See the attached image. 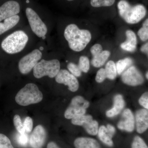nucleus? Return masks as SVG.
Masks as SVG:
<instances>
[{
    "label": "nucleus",
    "mask_w": 148,
    "mask_h": 148,
    "mask_svg": "<svg viewBox=\"0 0 148 148\" xmlns=\"http://www.w3.org/2000/svg\"><path fill=\"white\" fill-rule=\"evenodd\" d=\"M64 36L70 48L76 52L83 50L91 39L89 31L80 29L75 24H69L66 27Z\"/></svg>",
    "instance_id": "1"
},
{
    "label": "nucleus",
    "mask_w": 148,
    "mask_h": 148,
    "mask_svg": "<svg viewBox=\"0 0 148 148\" xmlns=\"http://www.w3.org/2000/svg\"><path fill=\"white\" fill-rule=\"evenodd\" d=\"M28 41L29 37L24 31H14L3 38L0 42V49L8 55H14L24 49Z\"/></svg>",
    "instance_id": "2"
},
{
    "label": "nucleus",
    "mask_w": 148,
    "mask_h": 148,
    "mask_svg": "<svg viewBox=\"0 0 148 148\" xmlns=\"http://www.w3.org/2000/svg\"><path fill=\"white\" fill-rule=\"evenodd\" d=\"M117 7L119 15L129 24H135L140 22L147 13L145 8L143 5L131 6L125 0L120 1Z\"/></svg>",
    "instance_id": "3"
},
{
    "label": "nucleus",
    "mask_w": 148,
    "mask_h": 148,
    "mask_svg": "<svg viewBox=\"0 0 148 148\" xmlns=\"http://www.w3.org/2000/svg\"><path fill=\"white\" fill-rule=\"evenodd\" d=\"M42 93L34 84L29 83L21 88L15 96L16 103L23 106L36 104L42 101Z\"/></svg>",
    "instance_id": "4"
},
{
    "label": "nucleus",
    "mask_w": 148,
    "mask_h": 148,
    "mask_svg": "<svg viewBox=\"0 0 148 148\" xmlns=\"http://www.w3.org/2000/svg\"><path fill=\"white\" fill-rule=\"evenodd\" d=\"M60 71V63L57 59L47 60L42 59L33 69L34 76L40 79L47 76L50 78L56 76Z\"/></svg>",
    "instance_id": "5"
},
{
    "label": "nucleus",
    "mask_w": 148,
    "mask_h": 148,
    "mask_svg": "<svg viewBox=\"0 0 148 148\" xmlns=\"http://www.w3.org/2000/svg\"><path fill=\"white\" fill-rule=\"evenodd\" d=\"M90 103L82 96L77 95L72 99L69 107L66 109L64 116L68 119L85 114Z\"/></svg>",
    "instance_id": "6"
},
{
    "label": "nucleus",
    "mask_w": 148,
    "mask_h": 148,
    "mask_svg": "<svg viewBox=\"0 0 148 148\" xmlns=\"http://www.w3.org/2000/svg\"><path fill=\"white\" fill-rule=\"evenodd\" d=\"M26 14L33 32L39 38L45 36L47 32V27L38 14L33 9L27 8Z\"/></svg>",
    "instance_id": "7"
},
{
    "label": "nucleus",
    "mask_w": 148,
    "mask_h": 148,
    "mask_svg": "<svg viewBox=\"0 0 148 148\" xmlns=\"http://www.w3.org/2000/svg\"><path fill=\"white\" fill-rule=\"evenodd\" d=\"M42 57V53L38 49H35L25 55L18 62L19 71L24 75L29 73L38 63Z\"/></svg>",
    "instance_id": "8"
},
{
    "label": "nucleus",
    "mask_w": 148,
    "mask_h": 148,
    "mask_svg": "<svg viewBox=\"0 0 148 148\" xmlns=\"http://www.w3.org/2000/svg\"><path fill=\"white\" fill-rule=\"evenodd\" d=\"M121 79L124 84L131 86L140 85L144 81L142 74L134 66H130L123 73Z\"/></svg>",
    "instance_id": "9"
},
{
    "label": "nucleus",
    "mask_w": 148,
    "mask_h": 148,
    "mask_svg": "<svg viewBox=\"0 0 148 148\" xmlns=\"http://www.w3.org/2000/svg\"><path fill=\"white\" fill-rule=\"evenodd\" d=\"M55 80L58 83L67 86L72 92H75L78 89L79 84L76 77L66 70H61L55 77Z\"/></svg>",
    "instance_id": "10"
},
{
    "label": "nucleus",
    "mask_w": 148,
    "mask_h": 148,
    "mask_svg": "<svg viewBox=\"0 0 148 148\" xmlns=\"http://www.w3.org/2000/svg\"><path fill=\"white\" fill-rule=\"evenodd\" d=\"M20 5L14 0L7 1L0 6V22L6 18L18 14L20 12Z\"/></svg>",
    "instance_id": "11"
},
{
    "label": "nucleus",
    "mask_w": 148,
    "mask_h": 148,
    "mask_svg": "<svg viewBox=\"0 0 148 148\" xmlns=\"http://www.w3.org/2000/svg\"><path fill=\"white\" fill-rule=\"evenodd\" d=\"M119 129L127 132H132L135 127V119L132 111L126 109L123 111L121 119L117 124Z\"/></svg>",
    "instance_id": "12"
},
{
    "label": "nucleus",
    "mask_w": 148,
    "mask_h": 148,
    "mask_svg": "<svg viewBox=\"0 0 148 148\" xmlns=\"http://www.w3.org/2000/svg\"><path fill=\"white\" fill-rule=\"evenodd\" d=\"M46 138L45 130L42 126L38 125L35 127L30 138V144L33 148H42Z\"/></svg>",
    "instance_id": "13"
},
{
    "label": "nucleus",
    "mask_w": 148,
    "mask_h": 148,
    "mask_svg": "<svg viewBox=\"0 0 148 148\" xmlns=\"http://www.w3.org/2000/svg\"><path fill=\"white\" fill-rule=\"evenodd\" d=\"M135 123L136 130L140 134L144 133L148 129V110L141 109L136 112Z\"/></svg>",
    "instance_id": "14"
},
{
    "label": "nucleus",
    "mask_w": 148,
    "mask_h": 148,
    "mask_svg": "<svg viewBox=\"0 0 148 148\" xmlns=\"http://www.w3.org/2000/svg\"><path fill=\"white\" fill-rule=\"evenodd\" d=\"M125 106V102L122 95L117 94L114 98L113 106L112 108L106 112V116L112 118L120 113Z\"/></svg>",
    "instance_id": "15"
},
{
    "label": "nucleus",
    "mask_w": 148,
    "mask_h": 148,
    "mask_svg": "<svg viewBox=\"0 0 148 148\" xmlns=\"http://www.w3.org/2000/svg\"><path fill=\"white\" fill-rule=\"evenodd\" d=\"M127 40L121 45V47L123 50L132 52L136 49L137 38L136 35L133 31L127 30L125 32Z\"/></svg>",
    "instance_id": "16"
},
{
    "label": "nucleus",
    "mask_w": 148,
    "mask_h": 148,
    "mask_svg": "<svg viewBox=\"0 0 148 148\" xmlns=\"http://www.w3.org/2000/svg\"><path fill=\"white\" fill-rule=\"evenodd\" d=\"M20 16L18 14L10 16L0 22V36L14 28L18 24Z\"/></svg>",
    "instance_id": "17"
},
{
    "label": "nucleus",
    "mask_w": 148,
    "mask_h": 148,
    "mask_svg": "<svg viewBox=\"0 0 148 148\" xmlns=\"http://www.w3.org/2000/svg\"><path fill=\"white\" fill-rule=\"evenodd\" d=\"M75 148H101L100 144L97 140L87 137H80L74 141Z\"/></svg>",
    "instance_id": "18"
},
{
    "label": "nucleus",
    "mask_w": 148,
    "mask_h": 148,
    "mask_svg": "<svg viewBox=\"0 0 148 148\" xmlns=\"http://www.w3.org/2000/svg\"><path fill=\"white\" fill-rule=\"evenodd\" d=\"M110 55V52L108 51H103L101 53L93 56L91 64L95 68H100L105 64Z\"/></svg>",
    "instance_id": "19"
},
{
    "label": "nucleus",
    "mask_w": 148,
    "mask_h": 148,
    "mask_svg": "<svg viewBox=\"0 0 148 148\" xmlns=\"http://www.w3.org/2000/svg\"><path fill=\"white\" fill-rule=\"evenodd\" d=\"M98 138L102 143L109 147L113 146L114 143L112 138L109 135L107 128L105 125H101L98 129Z\"/></svg>",
    "instance_id": "20"
},
{
    "label": "nucleus",
    "mask_w": 148,
    "mask_h": 148,
    "mask_svg": "<svg viewBox=\"0 0 148 148\" xmlns=\"http://www.w3.org/2000/svg\"><path fill=\"white\" fill-rule=\"evenodd\" d=\"M133 63V61L131 58H126L124 59H121L118 61L116 64L117 74L120 75L127 69Z\"/></svg>",
    "instance_id": "21"
},
{
    "label": "nucleus",
    "mask_w": 148,
    "mask_h": 148,
    "mask_svg": "<svg viewBox=\"0 0 148 148\" xmlns=\"http://www.w3.org/2000/svg\"><path fill=\"white\" fill-rule=\"evenodd\" d=\"M105 71L107 78L114 80L116 78L117 74L116 64L113 61H108L106 64Z\"/></svg>",
    "instance_id": "22"
},
{
    "label": "nucleus",
    "mask_w": 148,
    "mask_h": 148,
    "mask_svg": "<svg viewBox=\"0 0 148 148\" xmlns=\"http://www.w3.org/2000/svg\"><path fill=\"white\" fill-rule=\"evenodd\" d=\"M93 120L92 117L90 115H82L75 117L72 119V124L75 125L84 127L88 123Z\"/></svg>",
    "instance_id": "23"
},
{
    "label": "nucleus",
    "mask_w": 148,
    "mask_h": 148,
    "mask_svg": "<svg viewBox=\"0 0 148 148\" xmlns=\"http://www.w3.org/2000/svg\"><path fill=\"white\" fill-rule=\"evenodd\" d=\"M88 134L91 135H96L98 134V123L96 121L92 120L83 127Z\"/></svg>",
    "instance_id": "24"
},
{
    "label": "nucleus",
    "mask_w": 148,
    "mask_h": 148,
    "mask_svg": "<svg viewBox=\"0 0 148 148\" xmlns=\"http://www.w3.org/2000/svg\"><path fill=\"white\" fill-rule=\"evenodd\" d=\"M138 35L143 41L148 40V18L144 21L143 26L138 32Z\"/></svg>",
    "instance_id": "25"
},
{
    "label": "nucleus",
    "mask_w": 148,
    "mask_h": 148,
    "mask_svg": "<svg viewBox=\"0 0 148 148\" xmlns=\"http://www.w3.org/2000/svg\"><path fill=\"white\" fill-rule=\"evenodd\" d=\"M115 0H91L90 4L93 7L111 6L114 4Z\"/></svg>",
    "instance_id": "26"
},
{
    "label": "nucleus",
    "mask_w": 148,
    "mask_h": 148,
    "mask_svg": "<svg viewBox=\"0 0 148 148\" xmlns=\"http://www.w3.org/2000/svg\"><path fill=\"white\" fill-rule=\"evenodd\" d=\"M78 66L82 72L87 73L90 69V62L88 58L85 56L80 57Z\"/></svg>",
    "instance_id": "27"
},
{
    "label": "nucleus",
    "mask_w": 148,
    "mask_h": 148,
    "mask_svg": "<svg viewBox=\"0 0 148 148\" xmlns=\"http://www.w3.org/2000/svg\"><path fill=\"white\" fill-rule=\"evenodd\" d=\"M13 122L14 126L18 133L21 134L26 133L24 124L22 123L21 118L18 115H15L14 117Z\"/></svg>",
    "instance_id": "28"
},
{
    "label": "nucleus",
    "mask_w": 148,
    "mask_h": 148,
    "mask_svg": "<svg viewBox=\"0 0 148 148\" xmlns=\"http://www.w3.org/2000/svg\"><path fill=\"white\" fill-rule=\"evenodd\" d=\"M132 148H148L145 142L139 136H135L132 144Z\"/></svg>",
    "instance_id": "29"
},
{
    "label": "nucleus",
    "mask_w": 148,
    "mask_h": 148,
    "mask_svg": "<svg viewBox=\"0 0 148 148\" xmlns=\"http://www.w3.org/2000/svg\"><path fill=\"white\" fill-rule=\"evenodd\" d=\"M0 148H14L7 136L0 133Z\"/></svg>",
    "instance_id": "30"
},
{
    "label": "nucleus",
    "mask_w": 148,
    "mask_h": 148,
    "mask_svg": "<svg viewBox=\"0 0 148 148\" xmlns=\"http://www.w3.org/2000/svg\"><path fill=\"white\" fill-rule=\"evenodd\" d=\"M67 68L71 72L75 77H79L81 76L82 71L77 65L73 63H70L68 64Z\"/></svg>",
    "instance_id": "31"
},
{
    "label": "nucleus",
    "mask_w": 148,
    "mask_h": 148,
    "mask_svg": "<svg viewBox=\"0 0 148 148\" xmlns=\"http://www.w3.org/2000/svg\"><path fill=\"white\" fill-rule=\"evenodd\" d=\"M16 141L20 146L25 147L28 143V136L26 133L24 134L19 133L16 137Z\"/></svg>",
    "instance_id": "32"
},
{
    "label": "nucleus",
    "mask_w": 148,
    "mask_h": 148,
    "mask_svg": "<svg viewBox=\"0 0 148 148\" xmlns=\"http://www.w3.org/2000/svg\"><path fill=\"white\" fill-rule=\"evenodd\" d=\"M23 124L26 133H30L32 132L33 127V120L30 117H27L25 118Z\"/></svg>",
    "instance_id": "33"
},
{
    "label": "nucleus",
    "mask_w": 148,
    "mask_h": 148,
    "mask_svg": "<svg viewBox=\"0 0 148 148\" xmlns=\"http://www.w3.org/2000/svg\"><path fill=\"white\" fill-rule=\"evenodd\" d=\"M107 77L105 69H101L98 70L95 77V81L98 83L103 82L106 79Z\"/></svg>",
    "instance_id": "34"
},
{
    "label": "nucleus",
    "mask_w": 148,
    "mask_h": 148,
    "mask_svg": "<svg viewBox=\"0 0 148 148\" xmlns=\"http://www.w3.org/2000/svg\"><path fill=\"white\" fill-rule=\"evenodd\" d=\"M139 103L144 108L148 110V92L141 95L139 99Z\"/></svg>",
    "instance_id": "35"
},
{
    "label": "nucleus",
    "mask_w": 148,
    "mask_h": 148,
    "mask_svg": "<svg viewBox=\"0 0 148 148\" xmlns=\"http://www.w3.org/2000/svg\"><path fill=\"white\" fill-rule=\"evenodd\" d=\"M102 51H103V47L99 44L94 45L90 48V52L93 56L101 53Z\"/></svg>",
    "instance_id": "36"
},
{
    "label": "nucleus",
    "mask_w": 148,
    "mask_h": 148,
    "mask_svg": "<svg viewBox=\"0 0 148 148\" xmlns=\"http://www.w3.org/2000/svg\"><path fill=\"white\" fill-rule=\"evenodd\" d=\"M106 128H107V131H108L109 135L110 136L111 138H112L114 135L115 133V128L114 126L111 124H108L107 125Z\"/></svg>",
    "instance_id": "37"
},
{
    "label": "nucleus",
    "mask_w": 148,
    "mask_h": 148,
    "mask_svg": "<svg viewBox=\"0 0 148 148\" xmlns=\"http://www.w3.org/2000/svg\"><path fill=\"white\" fill-rule=\"evenodd\" d=\"M140 50L143 53H146L148 56V42L142 46Z\"/></svg>",
    "instance_id": "38"
},
{
    "label": "nucleus",
    "mask_w": 148,
    "mask_h": 148,
    "mask_svg": "<svg viewBox=\"0 0 148 148\" xmlns=\"http://www.w3.org/2000/svg\"><path fill=\"white\" fill-rule=\"evenodd\" d=\"M47 148H59L54 142H50L48 144Z\"/></svg>",
    "instance_id": "39"
},
{
    "label": "nucleus",
    "mask_w": 148,
    "mask_h": 148,
    "mask_svg": "<svg viewBox=\"0 0 148 148\" xmlns=\"http://www.w3.org/2000/svg\"><path fill=\"white\" fill-rule=\"evenodd\" d=\"M146 77L148 79V72H147V73L146 74Z\"/></svg>",
    "instance_id": "40"
},
{
    "label": "nucleus",
    "mask_w": 148,
    "mask_h": 148,
    "mask_svg": "<svg viewBox=\"0 0 148 148\" xmlns=\"http://www.w3.org/2000/svg\"><path fill=\"white\" fill-rule=\"evenodd\" d=\"M39 50H43V47H40Z\"/></svg>",
    "instance_id": "41"
},
{
    "label": "nucleus",
    "mask_w": 148,
    "mask_h": 148,
    "mask_svg": "<svg viewBox=\"0 0 148 148\" xmlns=\"http://www.w3.org/2000/svg\"><path fill=\"white\" fill-rule=\"evenodd\" d=\"M45 38H46L45 36L42 37V39L44 40L45 39Z\"/></svg>",
    "instance_id": "42"
},
{
    "label": "nucleus",
    "mask_w": 148,
    "mask_h": 148,
    "mask_svg": "<svg viewBox=\"0 0 148 148\" xmlns=\"http://www.w3.org/2000/svg\"><path fill=\"white\" fill-rule=\"evenodd\" d=\"M67 1H74V0H67Z\"/></svg>",
    "instance_id": "43"
}]
</instances>
